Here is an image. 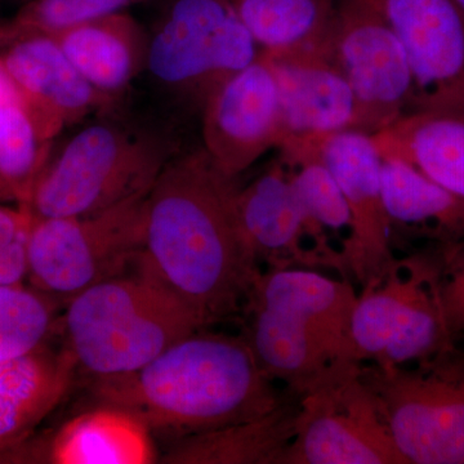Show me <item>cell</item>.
Masks as SVG:
<instances>
[{"label": "cell", "mask_w": 464, "mask_h": 464, "mask_svg": "<svg viewBox=\"0 0 464 464\" xmlns=\"http://www.w3.org/2000/svg\"><path fill=\"white\" fill-rule=\"evenodd\" d=\"M148 194L91 215L33 217L26 241L29 285L65 304L130 270L143 248Z\"/></svg>", "instance_id": "obj_8"}, {"label": "cell", "mask_w": 464, "mask_h": 464, "mask_svg": "<svg viewBox=\"0 0 464 464\" xmlns=\"http://www.w3.org/2000/svg\"><path fill=\"white\" fill-rule=\"evenodd\" d=\"M372 139L382 158L399 159L464 197V116L411 112Z\"/></svg>", "instance_id": "obj_24"}, {"label": "cell", "mask_w": 464, "mask_h": 464, "mask_svg": "<svg viewBox=\"0 0 464 464\" xmlns=\"http://www.w3.org/2000/svg\"><path fill=\"white\" fill-rule=\"evenodd\" d=\"M51 148L0 60V185L8 203L26 208Z\"/></svg>", "instance_id": "obj_25"}, {"label": "cell", "mask_w": 464, "mask_h": 464, "mask_svg": "<svg viewBox=\"0 0 464 464\" xmlns=\"http://www.w3.org/2000/svg\"><path fill=\"white\" fill-rule=\"evenodd\" d=\"M261 53L227 0H164L145 72L174 102L201 114L210 94Z\"/></svg>", "instance_id": "obj_5"}, {"label": "cell", "mask_w": 464, "mask_h": 464, "mask_svg": "<svg viewBox=\"0 0 464 464\" xmlns=\"http://www.w3.org/2000/svg\"><path fill=\"white\" fill-rule=\"evenodd\" d=\"M286 169L308 217L332 240L334 237L340 239L342 252L353 232V216L334 177L319 159H306L286 167Z\"/></svg>", "instance_id": "obj_29"}, {"label": "cell", "mask_w": 464, "mask_h": 464, "mask_svg": "<svg viewBox=\"0 0 464 464\" xmlns=\"http://www.w3.org/2000/svg\"><path fill=\"white\" fill-rule=\"evenodd\" d=\"M244 237L257 264L267 268H337L344 277L340 249L308 217L282 161L259 174L237 192Z\"/></svg>", "instance_id": "obj_14"}, {"label": "cell", "mask_w": 464, "mask_h": 464, "mask_svg": "<svg viewBox=\"0 0 464 464\" xmlns=\"http://www.w3.org/2000/svg\"><path fill=\"white\" fill-rule=\"evenodd\" d=\"M179 149L169 134L116 119L76 132L36 179L26 209L35 218L91 215L148 194Z\"/></svg>", "instance_id": "obj_4"}, {"label": "cell", "mask_w": 464, "mask_h": 464, "mask_svg": "<svg viewBox=\"0 0 464 464\" xmlns=\"http://www.w3.org/2000/svg\"><path fill=\"white\" fill-rule=\"evenodd\" d=\"M265 54L279 92L284 128L282 146L293 140L353 130L355 118L353 91L320 45Z\"/></svg>", "instance_id": "obj_17"}, {"label": "cell", "mask_w": 464, "mask_h": 464, "mask_svg": "<svg viewBox=\"0 0 464 464\" xmlns=\"http://www.w3.org/2000/svg\"><path fill=\"white\" fill-rule=\"evenodd\" d=\"M243 335L200 329L130 373L92 378V398L173 440L255 420L284 401Z\"/></svg>", "instance_id": "obj_2"}, {"label": "cell", "mask_w": 464, "mask_h": 464, "mask_svg": "<svg viewBox=\"0 0 464 464\" xmlns=\"http://www.w3.org/2000/svg\"><path fill=\"white\" fill-rule=\"evenodd\" d=\"M27 237L0 249V286L17 285L26 282Z\"/></svg>", "instance_id": "obj_31"}, {"label": "cell", "mask_w": 464, "mask_h": 464, "mask_svg": "<svg viewBox=\"0 0 464 464\" xmlns=\"http://www.w3.org/2000/svg\"><path fill=\"white\" fill-rule=\"evenodd\" d=\"M85 81L119 96L146 70L149 33L127 12H116L52 36Z\"/></svg>", "instance_id": "obj_21"}, {"label": "cell", "mask_w": 464, "mask_h": 464, "mask_svg": "<svg viewBox=\"0 0 464 464\" xmlns=\"http://www.w3.org/2000/svg\"><path fill=\"white\" fill-rule=\"evenodd\" d=\"M362 364L341 360L298 396L297 429L280 464H406Z\"/></svg>", "instance_id": "obj_9"}, {"label": "cell", "mask_w": 464, "mask_h": 464, "mask_svg": "<svg viewBox=\"0 0 464 464\" xmlns=\"http://www.w3.org/2000/svg\"><path fill=\"white\" fill-rule=\"evenodd\" d=\"M203 148L227 176L237 177L284 141L279 92L264 52L219 85L201 110Z\"/></svg>", "instance_id": "obj_13"}, {"label": "cell", "mask_w": 464, "mask_h": 464, "mask_svg": "<svg viewBox=\"0 0 464 464\" xmlns=\"http://www.w3.org/2000/svg\"><path fill=\"white\" fill-rule=\"evenodd\" d=\"M243 311L246 326L241 335L258 365L271 381L282 382L297 398L338 362L348 360L295 317L255 304H244Z\"/></svg>", "instance_id": "obj_20"}, {"label": "cell", "mask_w": 464, "mask_h": 464, "mask_svg": "<svg viewBox=\"0 0 464 464\" xmlns=\"http://www.w3.org/2000/svg\"><path fill=\"white\" fill-rule=\"evenodd\" d=\"M152 433L132 415L96 405L56 431L0 453L5 463L148 464L158 462Z\"/></svg>", "instance_id": "obj_16"}, {"label": "cell", "mask_w": 464, "mask_h": 464, "mask_svg": "<svg viewBox=\"0 0 464 464\" xmlns=\"http://www.w3.org/2000/svg\"><path fill=\"white\" fill-rule=\"evenodd\" d=\"M239 183L198 146L177 151L146 197L145 237L136 266L204 328L243 310L261 268L237 213Z\"/></svg>", "instance_id": "obj_1"}, {"label": "cell", "mask_w": 464, "mask_h": 464, "mask_svg": "<svg viewBox=\"0 0 464 464\" xmlns=\"http://www.w3.org/2000/svg\"><path fill=\"white\" fill-rule=\"evenodd\" d=\"M298 398L255 420L173 440L159 457L169 464H280L295 438Z\"/></svg>", "instance_id": "obj_22"}, {"label": "cell", "mask_w": 464, "mask_h": 464, "mask_svg": "<svg viewBox=\"0 0 464 464\" xmlns=\"http://www.w3.org/2000/svg\"><path fill=\"white\" fill-rule=\"evenodd\" d=\"M320 48L353 91V130L373 136L411 114L414 82L408 57L373 8L362 0H337Z\"/></svg>", "instance_id": "obj_10"}, {"label": "cell", "mask_w": 464, "mask_h": 464, "mask_svg": "<svg viewBox=\"0 0 464 464\" xmlns=\"http://www.w3.org/2000/svg\"><path fill=\"white\" fill-rule=\"evenodd\" d=\"M0 60L47 141L88 115L115 108L116 99L92 87L52 36L14 43L3 50Z\"/></svg>", "instance_id": "obj_15"}, {"label": "cell", "mask_w": 464, "mask_h": 464, "mask_svg": "<svg viewBox=\"0 0 464 464\" xmlns=\"http://www.w3.org/2000/svg\"><path fill=\"white\" fill-rule=\"evenodd\" d=\"M33 215L26 208L0 203V249L27 237Z\"/></svg>", "instance_id": "obj_32"}, {"label": "cell", "mask_w": 464, "mask_h": 464, "mask_svg": "<svg viewBox=\"0 0 464 464\" xmlns=\"http://www.w3.org/2000/svg\"><path fill=\"white\" fill-rule=\"evenodd\" d=\"M404 48L414 82L411 112L464 116V14L456 0H362Z\"/></svg>", "instance_id": "obj_12"}, {"label": "cell", "mask_w": 464, "mask_h": 464, "mask_svg": "<svg viewBox=\"0 0 464 464\" xmlns=\"http://www.w3.org/2000/svg\"><path fill=\"white\" fill-rule=\"evenodd\" d=\"M456 3L458 5V7L462 9V12L464 14V0H456Z\"/></svg>", "instance_id": "obj_34"}, {"label": "cell", "mask_w": 464, "mask_h": 464, "mask_svg": "<svg viewBox=\"0 0 464 464\" xmlns=\"http://www.w3.org/2000/svg\"><path fill=\"white\" fill-rule=\"evenodd\" d=\"M265 53L322 44L337 0H227Z\"/></svg>", "instance_id": "obj_26"}, {"label": "cell", "mask_w": 464, "mask_h": 464, "mask_svg": "<svg viewBox=\"0 0 464 464\" xmlns=\"http://www.w3.org/2000/svg\"><path fill=\"white\" fill-rule=\"evenodd\" d=\"M382 191L392 232L448 246L464 240V197L393 158H382Z\"/></svg>", "instance_id": "obj_23"}, {"label": "cell", "mask_w": 464, "mask_h": 464, "mask_svg": "<svg viewBox=\"0 0 464 464\" xmlns=\"http://www.w3.org/2000/svg\"><path fill=\"white\" fill-rule=\"evenodd\" d=\"M0 203H8L7 197H5V190H3L2 185H0Z\"/></svg>", "instance_id": "obj_33"}, {"label": "cell", "mask_w": 464, "mask_h": 464, "mask_svg": "<svg viewBox=\"0 0 464 464\" xmlns=\"http://www.w3.org/2000/svg\"><path fill=\"white\" fill-rule=\"evenodd\" d=\"M406 464H464V353L456 343L411 364H362Z\"/></svg>", "instance_id": "obj_7"}, {"label": "cell", "mask_w": 464, "mask_h": 464, "mask_svg": "<svg viewBox=\"0 0 464 464\" xmlns=\"http://www.w3.org/2000/svg\"><path fill=\"white\" fill-rule=\"evenodd\" d=\"M146 0H30L0 24V50L33 36H53L70 27L123 12Z\"/></svg>", "instance_id": "obj_28"}, {"label": "cell", "mask_w": 464, "mask_h": 464, "mask_svg": "<svg viewBox=\"0 0 464 464\" xmlns=\"http://www.w3.org/2000/svg\"><path fill=\"white\" fill-rule=\"evenodd\" d=\"M60 304L25 283L0 286V362L25 356L48 343Z\"/></svg>", "instance_id": "obj_27"}, {"label": "cell", "mask_w": 464, "mask_h": 464, "mask_svg": "<svg viewBox=\"0 0 464 464\" xmlns=\"http://www.w3.org/2000/svg\"><path fill=\"white\" fill-rule=\"evenodd\" d=\"M440 298L449 334L454 341L464 334V240L439 246Z\"/></svg>", "instance_id": "obj_30"}, {"label": "cell", "mask_w": 464, "mask_h": 464, "mask_svg": "<svg viewBox=\"0 0 464 464\" xmlns=\"http://www.w3.org/2000/svg\"><path fill=\"white\" fill-rule=\"evenodd\" d=\"M280 151L286 164L319 159L343 192L353 216V232L342 248L346 274L364 286L386 273L396 257L382 191L383 159L372 136L344 130L289 142Z\"/></svg>", "instance_id": "obj_11"}, {"label": "cell", "mask_w": 464, "mask_h": 464, "mask_svg": "<svg viewBox=\"0 0 464 464\" xmlns=\"http://www.w3.org/2000/svg\"><path fill=\"white\" fill-rule=\"evenodd\" d=\"M63 347L92 378L137 371L204 329L199 319L134 264L66 302Z\"/></svg>", "instance_id": "obj_3"}, {"label": "cell", "mask_w": 464, "mask_h": 464, "mask_svg": "<svg viewBox=\"0 0 464 464\" xmlns=\"http://www.w3.org/2000/svg\"><path fill=\"white\" fill-rule=\"evenodd\" d=\"M439 246L396 258L362 286L351 320L357 362L391 368L435 355L456 341L449 334L440 298Z\"/></svg>", "instance_id": "obj_6"}, {"label": "cell", "mask_w": 464, "mask_h": 464, "mask_svg": "<svg viewBox=\"0 0 464 464\" xmlns=\"http://www.w3.org/2000/svg\"><path fill=\"white\" fill-rule=\"evenodd\" d=\"M76 369L65 347L54 350L48 343L0 362V453L33 435L65 398Z\"/></svg>", "instance_id": "obj_19"}, {"label": "cell", "mask_w": 464, "mask_h": 464, "mask_svg": "<svg viewBox=\"0 0 464 464\" xmlns=\"http://www.w3.org/2000/svg\"><path fill=\"white\" fill-rule=\"evenodd\" d=\"M357 295L344 277L334 279L304 267L267 268L256 276L246 304L295 317L335 353L356 360L351 350L350 331Z\"/></svg>", "instance_id": "obj_18"}]
</instances>
